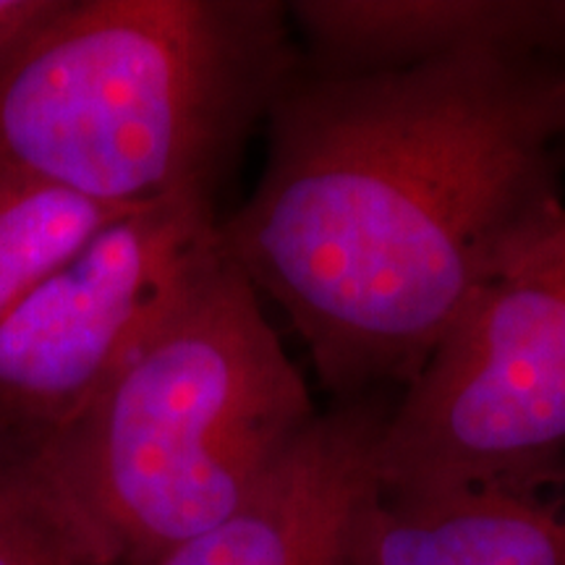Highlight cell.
Here are the masks:
<instances>
[{"label":"cell","mask_w":565,"mask_h":565,"mask_svg":"<svg viewBox=\"0 0 565 565\" xmlns=\"http://www.w3.org/2000/svg\"><path fill=\"white\" fill-rule=\"evenodd\" d=\"M223 249L341 401L401 393L471 303L565 223V58L299 66Z\"/></svg>","instance_id":"obj_1"},{"label":"cell","mask_w":565,"mask_h":565,"mask_svg":"<svg viewBox=\"0 0 565 565\" xmlns=\"http://www.w3.org/2000/svg\"><path fill=\"white\" fill-rule=\"evenodd\" d=\"M267 0H51L0 53V171L145 207L215 194L299 66Z\"/></svg>","instance_id":"obj_2"},{"label":"cell","mask_w":565,"mask_h":565,"mask_svg":"<svg viewBox=\"0 0 565 565\" xmlns=\"http://www.w3.org/2000/svg\"><path fill=\"white\" fill-rule=\"evenodd\" d=\"M317 416L223 254L66 427L19 450L105 565H147L242 508Z\"/></svg>","instance_id":"obj_3"},{"label":"cell","mask_w":565,"mask_h":565,"mask_svg":"<svg viewBox=\"0 0 565 565\" xmlns=\"http://www.w3.org/2000/svg\"><path fill=\"white\" fill-rule=\"evenodd\" d=\"M565 469V223L500 275L398 393L374 484L422 494Z\"/></svg>","instance_id":"obj_4"},{"label":"cell","mask_w":565,"mask_h":565,"mask_svg":"<svg viewBox=\"0 0 565 565\" xmlns=\"http://www.w3.org/2000/svg\"><path fill=\"white\" fill-rule=\"evenodd\" d=\"M223 254L207 194L97 233L0 324V440L32 448L66 427Z\"/></svg>","instance_id":"obj_5"},{"label":"cell","mask_w":565,"mask_h":565,"mask_svg":"<svg viewBox=\"0 0 565 565\" xmlns=\"http://www.w3.org/2000/svg\"><path fill=\"white\" fill-rule=\"evenodd\" d=\"M398 393L320 412L242 508L147 565H351L374 448Z\"/></svg>","instance_id":"obj_6"},{"label":"cell","mask_w":565,"mask_h":565,"mask_svg":"<svg viewBox=\"0 0 565 565\" xmlns=\"http://www.w3.org/2000/svg\"><path fill=\"white\" fill-rule=\"evenodd\" d=\"M307 66L385 74L469 53L565 58V0H299Z\"/></svg>","instance_id":"obj_7"},{"label":"cell","mask_w":565,"mask_h":565,"mask_svg":"<svg viewBox=\"0 0 565 565\" xmlns=\"http://www.w3.org/2000/svg\"><path fill=\"white\" fill-rule=\"evenodd\" d=\"M351 565H565V469L422 494L374 484L353 526Z\"/></svg>","instance_id":"obj_8"},{"label":"cell","mask_w":565,"mask_h":565,"mask_svg":"<svg viewBox=\"0 0 565 565\" xmlns=\"http://www.w3.org/2000/svg\"><path fill=\"white\" fill-rule=\"evenodd\" d=\"M134 210L0 171V324L97 233Z\"/></svg>","instance_id":"obj_9"},{"label":"cell","mask_w":565,"mask_h":565,"mask_svg":"<svg viewBox=\"0 0 565 565\" xmlns=\"http://www.w3.org/2000/svg\"><path fill=\"white\" fill-rule=\"evenodd\" d=\"M0 565H105L19 448L0 440Z\"/></svg>","instance_id":"obj_10"},{"label":"cell","mask_w":565,"mask_h":565,"mask_svg":"<svg viewBox=\"0 0 565 565\" xmlns=\"http://www.w3.org/2000/svg\"><path fill=\"white\" fill-rule=\"evenodd\" d=\"M47 9L51 0H0V53L9 51Z\"/></svg>","instance_id":"obj_11"}]
</instances>
